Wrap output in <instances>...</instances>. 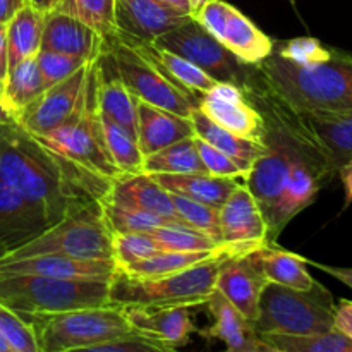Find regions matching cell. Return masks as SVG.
Listing matches in <instances>:
<instances>
[{
	"instance_id": "obj_1",
	"label": "cell",
	"mask_w": 352,
	"mask_h": 352,
	"mask_svg": "<svg viewBox=\"0 0 352 352\" xmlns=\"http://www.w3.org/2000/svg\"><path fill=\"white\" fill-rule=\"evenodd\" d=\"M0 179L36 205L50 223L93 201H103L112 182L41 143L17 122L0 126Z\"/></svg>"
},
{
	"instance_id": "obj_2",
	"label": "cell",
	"mask_w": 352,
	"mask_h": 352,
	"mask_svg": "<svg viewBox=\"0 0 352 352\" xmlns=\"http://www.w3.org/2000/svg\"><path fill=\"white\" fill-rule=\"evenodd\" d=\"M256 69L267 88L294 112L352 110V54L332 48L327 60L296 65L272 52Z\"/></svg>"
},
{
	"instance_id": "obj_3",
	"label": "cell",
	"mask_w": 352,
	"mask_h": 352,
	"mask_svg": "<svg viewBox=\"0 0 352 352\" xmlns=\"http://www.w3.org/2000/svg\"><path fill=\"white\" fill-rule=\"evenodd\" d=\"M250 251L220 244V251L210 260L191 268L160 277H133L117 268L110 278V305L120 308H172L203 306L215 292L217 275L223 260Z\"/></svg>"
},
{
	"instance_id": "obj_4",
	"label": "cell",
	"mask_w": 352,
	"mask_h": 352,
	"mask_svg": "<svg viewBox=\"0 0 352 352\" xmlns=\"http://www.w3.org/2000/svg\"><path fill=\"white\" fill-rule=\"evenodd\" d=\"M100 57L89 62L86 82L74 113L54 133L38 140L98 177L116 182L122 177L107 148L98 107Z\"/></svg>"
},
{
	"instance_id": "obj_5",
	"label": "cell",
	"mask_w": 352,
	"mask_h": 352,
	"mask_svg": "<svg viewBox=\"0 0 352 352\" xmlns=\"http://www.w3.org/2000/svg\"><path fill=\"white\" fill-rule=\"evenodd\" d=\"M110 280L0 274V305L21 316L110 305Z\"/></svg>"
},
{
	"instance_id": "obj_6",
	"label": "cell",
	"mask_w": 352,
	"mask_h": 352,
	"mask_svg": "<svg viewBox=\"0 0 352 352\" xmlns=\"http://www.w3.org/2000/svg\"><path fill=\"white\" fill-rule=\"evenodd\" d=\"M332 294L316 282L309 291H296L268 282L258 308V336H313L333 329Z\"/></svg>"
},
{
	"instance_id": "obj_7",
	"label": "cell",
	"mask_w": 352,
	"mask_h": 352,
	"mask_svg": "<svg viewBox=\"0 0 352 352\" xmlns=\"http://www.w3.org/2000/svg\"><path fill=\"white\" fill-rule=\"evenodd\" d=\"M36 254H62L79 260H113V234L103 215L102 201H93L74 210L2 258L12 260Z\"/></svg>"
},
{
	"instance_id": "obj_8",
	"label": "cell",
	"mask_w": 352,
	"mask_h": 352,
	"mask_svg": "<svg viewBox=\"0 0 352 352\" xmlns=\"http://www.w3.org/2000/svg\"><path fill=\"white\" fill-rule=\"evenodd\" d=\"M24 318L33 325L41 352L85 349L134 333L124 308L113 305Z\"/></svg>"
},
{
	"instance_id": "obj_9",
	"label": "cell",
	"mask_w": 352,
	"mask_h": 352,
	"mask_svg": "<svg viewBox=\"0 0 352 352\" xmlns=\"http://www.w3.org/2000/svg\"><path fill=\"white\" fill-rule=\"evenodd\" d=\"M102 57L141 102L182 117H189L192 109L198 107L199 95L179 86L153 60L140 54L119 34L107 38Z\"/></svg>"
},
{
	"instance_id": "obj_10",
	"label": "cell",
	"mask_w": 352,
	"mask_h": 352,
	"mask_svg": "<svg viewBox=\"0 0 352 352\" xmlns=\"http://www.w3.org/2000/svg\"><path fill=\"white\" fill-rule=\"evenodd\" d=\"M151 45L181 55L215 81L239 86L244 93L253 91L261 82L256 65L243 64L192 16L181 26L155 38Z\"/></svg>"
},
{
	"instance_id": "obj_11",
	"label": "cell",
	"mask_w": 352,
	"mask_h": 352,
	"mask_svg": "<svg viewBox=\"0 0 352 352\" xmlns=\"http://www.w3.org/2000/svg\"><path fill=\"white\" fill-rule=\"evenodd\" d=\"M261 248L223 260L215 282V291H219L253 325L256 322L261 292L268 284L261 260Z\"/></svg>"
},
{
	"instance_id": "obj_12",
	"label": "cell",
	"mask_w": 352,
	"mask_h": 352,
	"mask_svg": "<svg viewBox=\"0 0 352 352\" xmlns=\"http://www.w3.org/2000/svg\"><path fill=\"white\" fill-rule=\"evenodd\" d=\"M88 65L89 62L64 81L45 89L30 107L17 113L16 122L36 138L47 136L58 129L78 107L85 88Z\"/></svg>"
},
{
	"instance_id": "obj_13",
	"label": "cell",
	"mask_w": 352,
	"mask_h": 352,
	"mask_svg": "<svg viewBox=\"0 0 352 352\" xmlns=\"http://www.w3.org/2000/svg\"><path fill=\"white\" fill-rule=\"evenodd\" d=\"M196 109L230 133L254 141L263 138V113L251 103L239 86L217 82L212 89L199 95Z\"/></svg>"
},
{
	"instance_id": "obj_14",
	"label": "cell",
	"mask_w": 352,
	"mask_h": 352,
	"mask_svg": "<svg viewBox=\"0 0 352 352\" xmlns=\"http://www.w3.org/2000/svg\"><path fill=\"white\" fill-rule=\"evenodd\" d=\"M222 244L253 251L272 244L260 205L246 184H237L219 210Z\"/></svg>"
},
{
	"instance_id": "obj_15",
	"label": "cell",
	"mask_w": 352,
	"mask_h": 352,
	"mask_svg": "<svg viewBox=\"0 0 352 352\" xmlns=\"http://www.w3.org/2000/svg\"><path fill=\"white\" fill-rule=\"evenodd\" d=\"M189 17L160 0H116L117 34L138 41L151 43L160 34L181 26Z\"/></svg>"
},
{
	"instance_id": "obj_16",
	"label": "cell",
	"mask_w": 352,
	"mask_h": 352,
	"mask_svg": "<svg viewBox=\"0 0 352 352\" xmlns=\"http://www.w3.org/2000/svg\"><path fill=\"white\" fill-rule=\"evenodd\" d=\"M52 223L43 212L0 179V258L17 250Z\"/></svg>"
},
{
	"instance_id": "obj_17",
	"label": "cell",
	"mask_w": 352,
	"mask_h": 352,
	"mask_svg": "<svg viewBox=\"0 0 352 352\" xmlns=\"http://www.w3.org/2000/svg\"><path fill=\"white\" fill-rule=\"evenodd\" d=\"M117 270L113 260H79L62 254H36L26 258H0V274L45 275L60 278L110 280Z\"/></svg>"
},
{
	"instance_id": "obj_18",
	"label": "cell",
	"mask_w": 352,
	"mask_h": 352,
	"mask_svg": "<svg viewBox=\"0 0 352 352\" xmlns=\"http://www.w3.org/2000/svg\"><path fill=\"white\" fill-rule=\"evenodd\" d=\"M103 48L105 38L93 28L57 10H48L45 14L40 50L60 52L91 62L102 55Z\"/></svg>"
},
{
	"instance_id": "obj_19",
	"label": "cell",
	"mask_w": 352,
	"mask_h": 352,
	"mask_svg": "<svg viewBox=\"0 0 352 352\" xmlns=\"http://www.w3.org/2000/svg\"><path fill=\"white\" fill-rule=\"evenodd\" d=\"M134 332L153 337L170 347L186 346L192 333H198L191 308H124Z\"/></svg>"
},
{
	"instance_id": "obj_20",
	"label": "cell",
	"mask_w": 352,
	"mask_h": 352,
	"mask_svg": "<svg viewBox=\"0 0 352 352\" xmlns=\"http://www.w3.org/2000/svg\"><path fill=\"white\" fill-rule=\"evenodd\" d=\"M205 306L212 316V325L205 330H198L201 337L220 340L226 344L227 351H254L265 344L253 323L244 318L219 291L210 296Z\"/></svg>"
},
{
	"instance_id": "obj_21",
	"label": "cell",
	"mask_w": 352,
	"mask_h": 352,
	"mask_svg": "<svg viewBox=\"0 0 352 352\" xmlns=\"http://www.w3.org/2000/svg\"><path fill=\"white\" fill-rule=\"evenodd\" d=\"M191 136L195 129L189 117L138 100V144L144 157Z\"/></svg>"
},
{
	"instance_id": "obj_22",
	"label": "cell",
	"mask_w": 352,
	"mask_h": 352,
	"mask_svg": "<svg viewBox=\"0 0 352 352\" xmlns=\"http://www.w3.org/2000/svg\"><path fill=\"white\" fill-rule=\"evenodd\" d=\"M217 40L246 65L263 62L275 47V41L268 34L230 3Z\"/></svg>"
},
{
	"instance_id": "obj_23",
	"label": "cell",
	"mask_w": 352,
	"mask_h": 352,
	"mask_svg": "<svg viewBox=\"0 0 352 352\" xmlns=\"http://www.w3.org/2000/svg\"><path fill=\"white\" fill-rule=\"evenodd\" d=\"M296 113L301 117L337 172L352 162V110Z\"/></svg>"
},
{
	"instance_id": "obj_24",
	"label": "cell",
	"mask_w": 352,
	"mask_h": 352,
	"mask_svg": "<svg viewBox=\"0 0 352 352\" xmlns=\"http://www.w3.org/2000/svg\"><path fill=\"white\" fill-rule=\"evenodd\" d=\"M105 198L120 203V205L131 206V208L164 217V219L181 220L175 213L174 205H172L170 192L162 188L150 174H144V172L117 179L116 182H112L109 195Z\"/></svg>"
},
{
	"instance_id": "obj_25",
	"label": "cell",
	"mask_w": 352,
	"mask_h": 352,
	"mask_svg": "<svg viewBox=\"0 0 352 352\" xmlns=\"http://www.w3.org/2000/svg\"><path fill=\"white\" fill-rule=\"evenodd\" d=\"M189 120H191L196 138L206 141L213 148L232 158L246 174H250L258 158L263 155L265 146L261 141L248 140V138L223 129L219 124L210 120L205 113L199 112L198 109H192V112L189 113Z\"/></svg>"
},
{
	"instance_id": "obj_26",
	"label": "cell",
	"mask_w": 352,
	"mask_h": 352,
	"mask_svg": "<svg viewBox=\"0 0 352 352\" xmlns=\"http://www.w3.org/2000/svg\"><path fill=\"white\" fill-rule=\"evenodd\" d=\"M98 107L102 116L119 124L138 140V98L117 78L103 57L98 69Z\"/></svg>"
},
{
	"instance_id": "obj_27",
	"label": "cell",
	"mask_w": 352,
	"mask_h": 352,
	"mask_svg": "<svg viewBox=\"0 0 352 352\" xmlns=\"http://www.w3.org/2000/svg\"><path fill=\"white\" fill-rule=\"evenodd\" d=\"M168 192L219 208L237 188V179L217 177L212 174H150Z\"/></svg>"
},
{
	"instance_id": "obj_28",
	"label": "cell",
	"mask_w": 352,
	"mask_h": 352,
	"mask_svg": "<svg viewBox=\"0 0 352 352\" xmlns=\"http://www.w3.org/2000/svg\"><path fill=\"white\" fill-rule=\"evenodd\" d=\"M124 40L129 41V43L133 45L140 54H143L144 57L153 60L155 64H157L168 78L174 79L179 86H182V88L188 89V91L195 93V95H203V93L212 89L213 86L219 82L213 78H210V76L206 74L205 71H201L198 65L191 64V62L186 60L181 55L174 54V52H168L165 50V48H157L151 43L133 40V38H124Z\"/></svg>"
},
{
	"instance_id": "obj_29",
	"label": "cell",
	"mask_w": 352,
	"mask_h": 352,
	"mask_svg": "<svg viewBox=\"0 0 352 352\" xmlns=\"http://www.w3.org/2000/svg\"><path fill=\"white\" fill-rule=\"evenodd\" d=\"M45 14L30 2L21 7L7 23V54L9 69L21 60L36 57L41 47V34L45 26Z\"/></svg>"
},
{
	"instance_id": "obj_30",
	"label": "cell",
	"mask_w": 352,
	"mask_h": 352,
	"mask_svg": "<svg viewBox=\"0 0 352 352\" xmlns=\"http://www.w3.org/2000/svg\"><path fill=\"white\" fill-rule=\"evenodd\" d=\"M45 89L47 86L38 69L36 57L26 58L10 67L7 72V78L3 81L2 103L16 119L17 113L30 107Z\"/></svg>"
},
{
	"instance_id": "obj_31",
	"label": "cell",
	"mask_w": 352,
	"mask_h": 352,
	"mask_svg": "<svg viewBox=\"0 0 352 352\" xmlns=\"http://www.w3.org/2000/svg\"><path fill=\"white\" fill-rule=\"evenodd\" d=\"M261 260L268 282L296 291H309L316 285V280L306 268V258L299 254L280 250L275 244H267L261 248Z\"/></svg>"
},
{
	"instance_id": "obj_32",
	"label": "cell",
	"mask_w": 352,
	"mask_h": 352,
	"mask_svg": "<svg viewBox=\"0 0 352 352\" xmlns=\"http://www.w3.org/2000/svg\"><path fill=\"white\" fill-rule=\"evenodd\" d=\"M144 174H208L196 150L195 136L146 155Z\"/></svg>"
},
{
	"instance_id": "obj_33",
	"label": "cell",
	"mask_w": 352,
	"mask_h": 352,
	"mask_svg": "<svg viewBox=\"0 0 352 352\" xmlns=\"http://www.w3.org/2000/svg\"><path fill=\"white\" fill-rule=\"evenodd\" d=\"M220 251V246L212 251H160L146 260L136 261L127 267L119 268L133 277H160L191 268L201 261L210 260Z\"/></svg>"
},
{
	"instance_id": "obj_34",
	"label": "cell",
	"mask_w": 352,
	"mask_h": 352,
	"mask_svg": "<svg viewBox=\"0 0 352 352\" xmlns=\"http://www.w3.org/2000/svg\"><path fill=\"white\" fill-rule=\"evenodd\" d=\"M52 10L81 21L105 40L117 34L116 0H58Z\"/></svg>"
},
{
	"instance_id": "obj_35",
	"label": "cell",
	"mask_w": 352,
	"mask_h": 352,
	"mask_svg": "<svg viewBox=\"0 0 352 352\" xmlns=\"http://www.w3.org/2000/svg\"><path fill=\"white\" fill-rule=\"evenodd\" d=\"M102 126L110 157H112L113 164L117 165L122 177L124 175L141 174L143 172L144 155L140 150L136 138L131 136L124 127H120L119 124H116L105 116H102Z\"/></svg>"
},
{
	"instance_id": "obj_36",
	"label": "cell",
	"mask_w": 352,
	"mask_h": 352,
	"mask_svg": "<svg viewBox=\"0 0 352 352\" xmlns=\"http://www.w3.org/2000/svg\"><path fill=\"white\" fill-rule=\"evenodd\" d=\"M268 346L282 352H352V340L337 330L313 336H260Z\"/></svg>"
},
{
	"instance_id": "obj_37",
	"label": "cell",
	"mask_w": 352,
	"mask_h": 352,
	"mask_svg": "<svg viewBox=\"0 0 352 352\" xmlns=\"http://www.w3.org/2000/svg\"><path fill=\"white\" fill-rule=\"evenodd\" d=\"M148 234L164 251H212L219 248L212 237L182 220L168 222Z\"/></svg>"
},
{
	"instance_id": "obj_38",
	"label": "cell",
	"mask_w": 352,
	"mask_h": 352,
	"mask_svg": "<svg viewBox=\"0 0 352 352\" xmlns=\"http://www.w3.org/2000/svg\"><path fill=\"white\" fill-rule=\"evenodd\" d=\"M102 208L112 234H148L150 230L157 229V227L174 222L170 219H164V217L153 215V213L143 212V210L131 208V206L120 205V203H116L107 198L102 201Z\"/></svg>"
},
{
	"instance_id": "obj_39",
	"label": "cell",
	"mask_w": 352,
	"mask_h": 352,
	"mask_svg": "<svg viewBox=\"0 0 352 352\" xmlns=\"http://www.w3.org/2000/svg\"><path fill=\"white\" fill-rule=\"evenodd\" d=\"M172 205H174L175 213L181 220H184L188 226L201 230L206 236L212 237L217 244H222V236H220V220L219 208L205 205V203L195 201L186 196L170 192Z\"/></svg>"
},
{
	"instance_id": "obj_40",
	"label": "cell",
	"mask_w": 352,
	"mask_h": 352,
	"mask_svg": "<svg viewBox=\"0 0 352 352\" xmlns=\"http://www.w3.org/2000/svg\"><path fill=\"white\" fill-rule=\"evenodd\" d=\"M160 251L164 250L146 232L113 234V261H116L117 268L146 260Z\"/></svg>"
},
{
	"instance_id": "obj_41",
	"label": "cell",
	"mask_w": 352,
	"mask_h": 352,
	"mask_svg": "<svg viewBox=\"0 0 352 352\" xmlns=\"http://www.w3.org/2000/svg\"><path fill=\"white\" fill-rule=\"evenodd\" d=\"M0 336L16 352H41L33 325L3 305H0Z\"/></svg>"
},
{
	"instance_id": "obj_42",
	"label": "cell",
	"mask_w": 352,
	"mask_h": 352,
	"mask_svg": "<svg viewBox=\"0 0 352 352\" xmlns=\"http://www.w3.org/2000/svg\"><path fill=\"white\" fill-rule=\"evenodd\" d=\"M274 52L291 64L311 65L327 60L332 55V47H327L316 38L301 36L287 41H275Z\"/></svg>"
},
{
	"instance_id": "obj_43",
	"label": "cell",
	"mask_w": 352,
	"mask_h": 352,
	"mask_svg": "<svg viewBox=\"0 0 352 352\" xmlns=\"http://www.w3.org/2000/svg\"><path fill=\"white\" fill-rule=\"evenodd\" d=\"M36 64L45 81V86L50 88V86L64 81L65 78L79 71L82 65L88 64V60L74 57V55L60 54V52L40 50L36 54Z\"/></svg>"
},
{
	"instance_id": "obj_44",
	"label": "cell",
	"mask_w": 352,
	"mask_h": 352,
	"mask_svg": "<svg viewBox=\"0 0 352 352\" xmlns=\"http://www.w3.org/2000/svg\"><path fill=\"white\" fill-rule=\"evenodd\" d=\"M67 352H179L175 347L167 346L153 337L143 336V333H131V336L119 337V339L109 340V342L96 344V346L85 347V349H74Z\"/></svg>"
},
{
	"instance_id": "obj_45",
	"label": "cell",
	"mask_w": 352,
	"mask_h": 352,
	"mask_svg": "<svg viewBox=\"0 0 352 352\" xmlns=\"http://www.w3.org/2000/svg\"><path fill=\"white\" fill-rule=\"evenodd\" d=\"M196 150H198L199 158H201L203 165H205L206 172L217 177H232V179H246L248 174L232 160L230 157H227L226 153H222L220 150L213 148L212 144H208L206 141L199 140L195 136Z\"/></svg>"
},
{
	"instance_id": "obj_46",
	"label": "cell",
	"mask_w": 352,
	"mask_h": 352,
	"mask_svg": "<svg viewBox=\"0 0 352 352\" xmlns=\"http://www.w3.org/2000/svg\"><path fill=\"white\" fill-rule=\"evenodd\" d=\"M333 330L352 340V301L340 299L333 308Z\"/></svg>"
},
{
	"instance_id": "obj_47",
	"label": "cell",
	"mask_w": 352,
	"mask_h": 352,
	"mask_svg": "<svg viewBox=\"0 0 352 352\" xmlns=\"http://www.w3.org/2000/svg\"><path fill=\"white\" fill-rule=\"evenodd\" d=\"M306 263L313 265V267H315V268H318V270L325 272V274H329L330 277L337 278V280L342 282V284H346L347 287L352 289V268L330 267V265H322V263H316V261H309V260H306Z\"/></svg>"
},
{
	"instance_id": "obj_48",
	"label": "cell",
	"mask_w": 352,
	"mask_h": 352,
	"mask_svg": "<svg viewBox=\"0 0 352 352\" xmlns=\"http://www.w3.org/2000/svg\"><path fill=\"white\" fill-rule=\"evenodd\" d=\"M9 72V54H7V23H0V81H6Z\"/></svg>"
},
{
	"instance_id": "obj_49",
	"label": "cell",
	"mask_w": 352,
	"mask_h": 352,
	"mask_svg": "<svg viewBox=\"0 0 352 352\" xmlns=\"http://www.w3.org/2000/svg\"><path fill=\"white\" fill-rule=\"evenodd\" d=\"M30 0H0V23H9L10 17Z\"/></svg>"
},
{
	"instance_id": "obj_50",
	"label": "cell",
	"mask_w": 352,
	"mask_h": 352,
	"mask_svg": "<svg viewBox=\"0 0 352 352\" xmlns=\"http://www.w3.org/2000/svg\"><path fill=\"white\" fill-rule=\"evenodd\" d=\"M337 175L342 181L344 191H346V206H349L352 203V162L346 164L344 167H340Z\"/></svg>"
},
{
	"instance_id": "obj_51",
	"label": "cell",
	"mask_w": 352,
	"mask_h": 352,
	"mask_svg": "<svg viewBox=\"0 0 352 352\" xmlns=\"http://www.w3.org/2000/svg\"><path fill=\"white\" fill-rule=\"evenodd\" d=\"M160 2L165 3L167 7H170V9L177 10V12L186 14V16H192L188 0H160Z\"/></svg>"
},
{
	"instance_id": "obj_52",
	"label": "cell",
	"mask_w": 352,
	"mask_h": 352,
	"mask_svg": "<svg viewBox=\"0 0 352 352\" xmlns=\"http://www.w3.org/2000/svg\"><path fill=\"white\" fill-rule=\"evenodd\" d=\"M57 2H58V0H30L31 6L38 7V9L43 10V12H48V10L54 9V6Z\"/></svg>"
},
{
	"instance_id": "obj_53",
	"label": "cell",
	"mask_w": 352,
	"mask_h": 352,
	"mask_svg": "<svg viewBox=\"0 0 352 352\" xmlns=\"http://www.w3.org/2000/svg\"><path fill=\"white\" fill-rule=\"evenodd\" d=\"M12 122H16V119H14L12 113L9 112V109L0 102V126H3V124H12Z\"/></svg>"
},
{
	"instance_id": "obj_54",
	"label": "cell",
	"mask_w": 352,
	"mask_h": 352,
	"mask_svg": "<svg viewBox=\"0 0 352 352\" xmlns=\"http://www.w3.org/2000/svg\"><path fill=\"white\" fill-rule=\"evenodd\" d=\"M265 342V340H263ZM223 352H282V351H277V349H274V347L272 346H268L267 342L263 344V346L260 347V349H254V351H223Z\"/></svg>"
},
{
	"instance_id": "obj_55",
	"label": "cell",
	"mask_w": 352,
	"mask_h": 352,
	"mask_svg": "<svg viewBox=\"0 0 352 352\" xmlns=\"http://www.w3.org/2000/svg\"><path fill=\"white\" fill-rule=\"evenodd\" d=\"M0 352H16L12 349V347H10V344L7 342V340L3 339L2 336H0Z\"/></svg>"
},
{
	"instance_id": "obj_56",
	"label": "cell",
	"mask_w": 352,
	"mask_h": 352,
	"mask_svg": "<svg viewBox=\"0 0 352 352\" xmlns=\"http://www.w3.org/2000/svg\"><path fill=\"white\" fill-rule=\"evenodd\" d=\"M188 2H189V7H191V12L195 14L196 10H198L199 7L206 2V0H188Z\"/></svg>"
},
{
	"instance_id": "obj_57",
	"label": "cell",
	"mask_w": 352,
	"mask_h": 352,
	"mask_svg": "<svg viewBox=\"0 0 352 352\" xmlns=\"http://www.w3.org/2000/svg\"><path fill=\"white\" fill-rule=\"evenodd\" d=\"M2 91H3V86H2V81H0V102H2Z\"/></svg>"
},
{
	"instance_id": "obj_58",
	"label": "cell",
	"mask_w": 352,
	"mask_h": 352,
	"mask_svg": "<svg viewBox=\"0 0 352 352\" xmlns=\"http://www.w3.org/2000/svg\"><path fill=\"white\" fill-rule=\"evenodd\" d=\"M291 2H292V3H294V0H291Z\"/></svg>"
}]
</instances>
